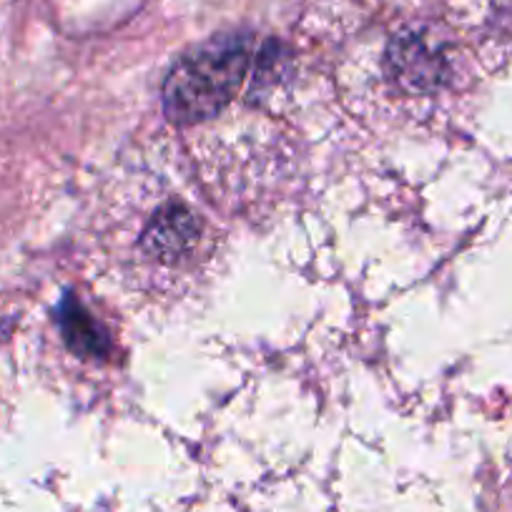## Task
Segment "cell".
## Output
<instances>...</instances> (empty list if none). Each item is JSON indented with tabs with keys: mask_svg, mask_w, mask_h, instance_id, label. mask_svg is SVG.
<instances>
[{
	"mask_svg": "<svg viewBox=\"0 0 512 512\" xmlns=\"http://www.w3.org/2000/svg\"><path fill=\"white\" fill-rule=\"evenodd\" d=\"M58 327H61L63 342L76 357H108L111 354V339L103 332L101 324L86 312L76 297H66L58 307Z\"/></svg>",
	"mask_w": 512,
	"mask_h": 512,
	"instance_id": "4",
	"label": "cell"
},
{
	"mask_svg": "<svg viewBox=\"0 0 512 512\" xmlns=\"http://www.w3.org/2000/svg\"><path fill=\"white\" fill-rule=\"evenodd\" d=\"M254 43L244 33L216 36L174 63L164 83V111L171 123L191 126L219 116L244 83Z\"/></svg>",
	"mask_w": 512,
	"mask_h": 512,
	"instance_id": "1",
	"label": "cell"
},
{
	"mask_svg": "<svg viewBox=\"0 0 512 512\" xmlns=\"http://www.w3.org/2000/svg\"><path fill=\"white\" fill-rule=\"evenodd\" d=\"M384 66L397 86L412 93L435 91L447 76V61L440 46L422 31H405L392 38Z\"/></svg>",
	"mask_w": 512,
	"mask_h": 512,
	"instance_id": "2",
	"label": "cell"
},
{
	"mask_svg": "<svg viewBox=\"0 0 512 512\" xmlns=\"http://www.w3.org/2000/svg\"><path fill=\"white\" fill-rule=\"evenodd\" d=\"M201 234V224L194 211L184 204H166L156 211L151 224L141 236V249L156 262L176 264L181 256L189 254Z\"/></svg>",
	"mask_w": 512,
	"mask_h": 512,
	"instance_id": "3",
	"label": "cell"
}]
</instances>
